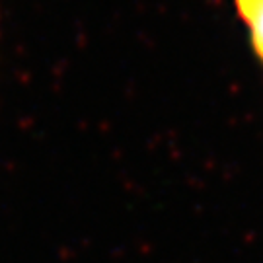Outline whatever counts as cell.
<instances>
[{
    "label": "cell",
    "mask_w": 263,
    "mask_h": 263,
    "mask_svg": "<svg viewBox=\"0 0 263 263\" xmlns=\"http://www.w3.org/2000/svg\"><path fill=\"white\" fill-rule=\"evenodd\" d=\"M240 18L250 29V39L257 59L263 63V0H234Z\"/></svg>",
    "instance_id": "obj_1"
}]
</instances>
